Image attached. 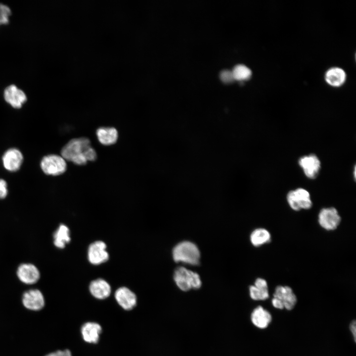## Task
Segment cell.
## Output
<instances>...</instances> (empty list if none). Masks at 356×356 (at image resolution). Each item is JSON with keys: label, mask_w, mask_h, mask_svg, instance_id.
Returning a JSON list of instances; mask_svg holds the SVG:
<instances>
[{"label": "cell", "mask_w": 356, "mask_h": 356, "mask_svg": "<svg viewBox=\"0 0 356 356\" xmlns=\"http://www.w3.org/2000/svg\"><path fill=\"white\" fill-rule=\"evenodd\" d=\"M61 154L65 160L77 165H84L88 161H93L97 156L90 140L86 137L70 140L62 148Z\"/></svg>", "instance_id": "obj_1"}, {"label": "cell", "mask_w": 356, "mask_h": 356, "mask_svg": "<svg viewBox=\"0 0 356 356\" xmlns=\"http://www.w3.org/2000/svg\"><path fill=\"white\" fill-rule=\"evenodd\" d=\"M173 257L176 262L196 265L199 263L200 256L196 245L189 241H183L174 247Z\"/></svg>", "instance_id": "obj_2"}, {"label": "cell", "mask_w": 356, "mask_h": 356, "mask_svg": "<svg viewBox=\"0 0 356 356\" xmlns=\"http://www.w3.org/2000/svg\"><path fill=\"white\" fill-rule=\"evenodd\" d=\"M174 278L178 287L182 291L198 289L201 286L199 275L184 267L177 268L174 273Z\"/></svg>", "instance_id": "obj_3"}, {"label": "cell", "mask_w": 356, "mask_h": 356, "mask_svg": "<svg viewBox=\"0 0 356 356\" xmlns=\"http://www.w3.org/2000/svg\"><path fill=\"white\" fill-rule=\"evenodd\" d=\"M287 201L291 208L296 211L309 210L312 206L309 192L303 188L290 191L287 195Z\"/></svg>", "instance_id": "obj_4"}, {"label": "cell", "mask_w": 356, "mask_h": 356, "mask_svg": "<svg viewBox=\"0 0 356 356\" xmlns=\"http://www.w3.org/2000/svg\"><path fill=\"white\" fill-rule=\"evenodd\" d=\"M41 167L45 174L55 176L62 174L66 171L67 164L61 156L50 154L42 159Z\"/></svg>", "instance_id": "obj_5"}, {"label": "cell", "mask_w": 356, "mask_h": 356, "mask_svg": "<svg viewBox=\"0 0 356 356\" xmlns=\"http://www.w3.org/2000/svg\"><path fill=\"white\" fill-rule=\"evenodd\" d=\"M21 303L25 310L32 312H39L44 308L45 300L40 290L34 289L24 292Z\"/></svg>", "instance_id": "obj_6"}, {"label": "cell", "mask_w": 356, "mask_h": 356, "mask_svg": "<svg viewBox=\"0 0 356 356\" xmlns=\"http://www.w3.org/2000/svg\"><path fill=\"white\" fill-rule=\"evenodd\" d=\"M341 218L337 210L334 207L324 208L320 210L318 216L319 225L327 230L336 229L339 225Z\"/></svg>", "instance_id": "obj_7"}, {"label": "cell", "mask_w": 356, "mask_h": 356, "mask_svg": "<svg viewBox=\"0 0 356 356\" xmlns=\"http://www.w3.org/2000/svg\"><path fill=\"white\" fill-rule=\"evenodd\" d=\"M298 164L305 176L311 179L316 178L321 168V162L318 157L311 154L300 157Z\"/></svg>", "instance_id": "obj_8"}, {"label": "cell", "mask_w": 356, "mask_h": 356, "mask_svg": "<svg viewBox=\"0 0 356 356\" xmlns=\"http://www.w3.org/2000/svg\"><path fill=\"white\" fill-rule=\"evenodd\" d=\"M109 254L106 251V245L102 241H96L91 243L88 250V258L92 265H98L107 261Z\"/></svg>", "instance_id": "obj_9"}, {"label": "cell", "mask_w": 356, "mask_h": 356, "mask_svg": "<svg viewBox=\"0 0 356 356\" xmlns=\"http://www.w3.org/2000/svg\"><path fill=\"white\" fill-rule=\"evenodd\" d=\"M3 96L5 101L16 109L20 108L27 100L25 93L13 84L4 89Z\"/></svg>", "instance_id": "obj_10"}, {"label": "cell", "mask_w": 356, "mask_h": 356, "mask_svg": "<svg viewBox=\"0 0 356 356\" xmlns=\"http://www.w3.org/2000/svg\"><path fill=\"white\" fill-rule=\"evenodd\" d=\"M2 160L5 169L10 172H15L20 169L23 162V156L18 149L10 148L4 153Z\"/></svg>", "instance_id": "obj_11"}, {"label": "cell", "mask_w": 356, "mask_h": 356, "mask_svg": "<svg viewBox=\"0 0 356 356\" xmlns=\"http://www.w3.org/2000/svg\"><path fill=\"white\" fill-rule=\"evenodd\" d=\"M273 297L279 299L284 308L292 310L297 303V297L292 289L288 286H277L275 289Z\"/></svg>", "instance_id": "obj_12"}, {"label": "cell", "mask_w": 356, "mask_h": 356, "mask_svg": "<svg viewBox=\"0 0 356 356\" xmlns=\"http://www.w3.org/2000/svg\"><path fill=\"white\" fill-rule=\"evenodd\" d=\"M115 298L118 304L127 311L133 309L136 305V295L126 287L119 288L115 292Z\"/></svg>", "instance_id": "obj_13"}, {"label": "cell", "mask_w": 356, "mask_h": 356, "mask_svg": "<svg viewBox=\"0 0 356 356\" xmlns=\"http://www.w3.org/2000/svg\"><path fill=\"white\" fill-rule=\"evenodd\" d=\"M17 275L21 281L26 284L36 283L40 277L38 269L31 264H23L20 265L17 269Z\"/></svg>", "instance_id": "obj_14"}, {"label": "cell", "mask_w": 356, "mask_h": 356, "mask_svg": "<svg viewBox=\"0 0 356 356\" xmlns=\"http://www.w3.org/2000/svg\"><path fill=\"white\" fill-rule=\"evenodd\" d=\"M81 332L85 341L89 343L95 344L99 339L102 328L97 323L88 322L82 325Z\"/></svg>", "instance_id": "obj_15"}, {"label": "cell", "mask_w": 356, "mask_h": 356, "mask_svg": "<svg viewBox=\"0 0 356 356\" xmlns=\"http://www.w3.org/2000/svg\"><path fill=\"white\" fill-rule=\"evenodd\" d=\"M89 290L94 297L100 300L108 297L111 291L109 284L101 278L92 281L89 284Z\"/></svg>", "instance_id": "obj_16"}, {"label": "cell", "mask_w": 356, "mask_h": 356, "mask_svg": "<svg viewBox=\"0 0 356 356\" xmlns=\"http://www.w3.org/2000/svg\"><path fill=\"white\" fill-rule=\"evenodd\" d=\"M251 320L257 327L264 329L267 327L271 321L270 313L261 306L256 308L251 315Z\"/></svg>", "instance_id": "obj_17"}, {"label": "cell", "mask_w": 356, "mask_h": 356, "mask_svg": "<svg viewBox=\"0 0 356 356\" xmlns=\"http://www.w3.org/2000/svg\"><path fill=\"white\" fill-rule=\"evenodd\" d=\"M346 79L345 71L339 67H332L329 69L325 75V80L330 86L334 87L341 86Z\"/></svg>", "instance_id": "obj_18"}, {"label": "cell", "mask_w": 356, "mask_h": 356, "mask_svg": "<svg viewBox=\"0 0 356 356\" xmlns=\"http://www.w3.org/2000/svg\"><path fill=\"white\" fill-rule=\"evenodd\" d=\"M98 141L104 145L114 144L118 138L117 130L113 127H101L96 132Z\"/></svg>", "instance_id": "obj_19"}, {"label": "cell", "mask_w": 356, "mask_h": 356, "mask_svg": "<svg viewBox=\"0 0 356 356\" xmlns=\"http://www.w3.org/2000/svg\"><path fill=\"white\" fill-rule=\"evenodd\" d=\"M54 244L60 249L65 247L70 240V231L68 227L63 224H60L53 234Z\"/></svg>", "instance_id": "obj_20"}, {"label": "cell", "mask_w": 356, "mask_h": 356, "mask_svg": "<svg viewBox=\"0 0 356 356\" xmlns=\"http://www.w3.org/2000/svg\"><path fill=\"white\" fill-rule=\"evenodd\" d=\"M270 240L271 235L269 232L265 228H257L250 235L251 242L256 247L269 243Z\"/></svg>", "instance_id": "obj_21"}, {"label": "cell", "mask_w": 356, "mask_h": 356, "mask_svg": "<svg viewBox=\"0 0 356 356\" xmlns=\"http://www.w3.org/2000/svg\"><path fill=\"white\" fill-rule=\"evenodd\" d=\"M232 72L234 79L239 81L248 79L252 75L251 70L243 64L236 65L233 67Z\"/></svg>", "instance_id": "obj_22"}, {"label": "cell", "mask_w": 356, "mask_h": 356, "mask_svg": "<svg viewBox=\"0 0 356 356\" xmlns=\"http://www.w3.org/2000/svg\"><path fill=\"white\" fill-rule=\"evenodd\" d=\"M250 297L254 300L263 301L267 299L269 297L268 288H260L251 285L249 288Z\"/></svg>", "instance_id": "obj_23"}, {"label": "cell", "mask_w": 356, "mask_h": 356, "mask_svg": "<svg viewBox=\"0 0 356 356\" xmlns=\"http://www.w3.org/2000/svg\"><path fill=\"white\" fill-rule=\"evenodd\" d=\"M11 15L10 8L7 5L0 3V25L7 24Z\"/></svg>", "instance_id": "obj_24"}, {"label": "cell", "mask_w": 356, "mask_h": 356, "mask_svg": "<svg viewBox=\"0 0 356 356\" xmlns=\"http://www.w3.org/2000/svg\"><path fill=\"white\" fill-rule=\"evenodd\" d=\"M220 78L224 83H229L235 80L232 70L224 69L220 73Z\"/></svg>", "instance_id": "obj_25"}, {"label": "cell", "mask_w": 356, "mask_h": 356, "mask_svg": "<svg viewBox=\"0 0 356 356\" xmlns=\"http://www.w3.org/2000/svg\"><path fill=\"white\" fill-rule=\"evenodd\" d=\"M44 356H72L71 352L68 349L57 350L50 352Z\"/></svg>", "instance_id": "obj_26"}, {"label": "cell", "mask_w": 356, "mask_h": 356, "mask_svg": "<svg viewBox=\"0 0 356 356\" xmlns=\"http://www.w3.org/2000/svg\"><path fill=\"white\" fill-rule=\"evenodd\" d=\"M7 188L6 181L0 179V198H5L7 194Z\"/></svg>", "instance_id": "obj_27"}, {"label": "cell", "mask_w": 356, "mask_h": 356, "mask_svg": "<svg viewBox=\"0 0 356 356\" xmlns=\"http://www.w3.org/2000/svg\"><path fill=\"white\" fill-rule=\"evenodd\" d=\"M271 303L272 306L278 309H284L283 305L282 302L278 299L273 297L271 300Z\"/></svg>", "instance_id": "obj_28"}, {"label": "cell", "mask_w": 356, "mask_h": 356, "mask_svg": "<svg viewBox=\"0 0 356 356\" xmlns=\"http://www.w3.org/2000/svg\"><path fill=\"white\" fill-rule=\"evenodd\" d=\"M356 321H353L351 324H350V330L353 335L354 340L356 341Z\"/></svg>", "instance_id": "obj_29"}]
</instances>
